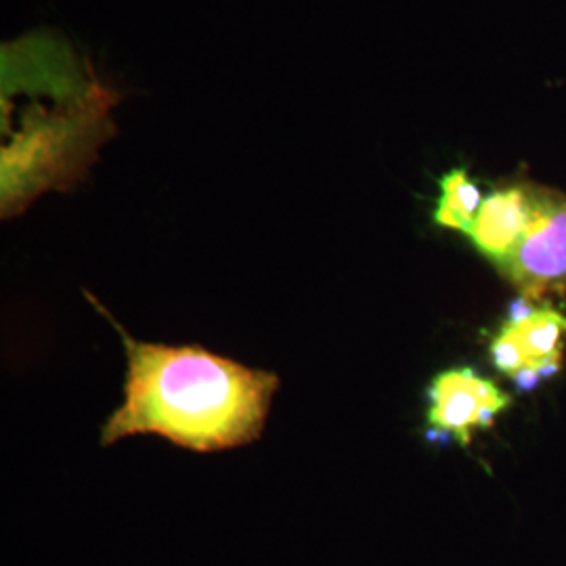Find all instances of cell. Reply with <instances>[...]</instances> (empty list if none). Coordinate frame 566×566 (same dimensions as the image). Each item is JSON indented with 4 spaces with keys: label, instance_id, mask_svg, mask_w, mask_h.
Returning <instances> with one entry per match:
<instances>
[{
    "label": "cell",
    "instance_id": "9c48e42d",
    "mask_svg": "<svg viewBox=\"0 0 566 566\" xmlns=\"http://www.w3.org/2000/svg\"><path fill=\"white\" fill-rule=\"evenodd\" d=\"M560 361H563V348L556 350V353H552V355H547V357L539 359V361H535L531 367H533L544 380H549V378H554V376L560 371Z\"/></svg>",
    "mask_w": 566,
    "mask_h": 566
},
{
    "label": "cell",
    "instance_id": "7a4b0ae2",
    "mask_svg": "<svg viewBox=\"0 0 566 566\" xmlns=\"http://www.w3.org/2000/svg\"><path fill=\"white\" fill-rule=\"evenodd\" d=\"M500 271L528 298L552 290H566L565 196L535 189L531 223Z\"/></svg>",
    "mask_w": 566,
    "mask_h": 566
},
{
    "label": "cell",
    "instance_id": "5b68a950",
    "mask_svg": "<svg viewBox=\"0 0 566 566\" xmlns=\"http://www.w3.org/2000/svg\"><path fill=\"white\" fill-rule=\"evenodd\" d=\"M485 202L481 187L470 179L465 168H453L441 179V196L432 221L439 227L470 233L476 214Z\"/></svg>",
    "mask_w": 566,
    "mask_h": 566
},
{
    "label": "cell",
    "instance_id": "277c9868",
    "mask_svg": "<svg viewBox=\"0 0 566 566\" xmlns=\"http://www.w3.org/2000/svg\"><path fill=\"white\" fill-rule=\"evenodd\" d=\"M535 189L510 185L486 196L470 229L474 248L491 263L502 266L523 240L533 217Z\"/></svg>",
    "mask_w": 566,
    "mask_h": 566
},
{
    "label": "cell",
    "instance_id": "ba28073f",
    "mask_svg": "<svg viewBox=\"0 0 566 566\" xmlns=\"http://www.w3.org/2000/svg\"><path fill=\"white\" fill-rule=\"evenodd\" d=\"M537 311H539V308H535L533 298H528V296H521V298L512 301L510 308H507V324H525L526 319H531Z\"/></svg>",
    "mask_w": 566,
    "mask_h": 566
},
{
    "label": "cell",
    "instance_id": "8992f818",
    "mask_svg": "<svg viewBox=\"0 0 566 566\" xmlns=\"http://www.w3.org/2000/svg\"><path fill=\"white\" fill-rule=\"evenodd\" d=\"M521 344L531 365L560 350V338L566 332V317L552 308H539L525 324H506Z\"/></svg>",
    "mask_w": 566,
    "mask_h": 566
},
{
    "label": "cell",
    "instance_id": "3957f363",
    "mask_svg": "<svg viewBox=\"0 0 566 566\" xmlns=\"http://www.w3.org/2000/svg\"><path fill=\"white\" fill-rule=\"evenodd\" d=\"M428 401V441L446 446L458 439L460 446L468 447L472 439L470 430L476 426L483 405H502L506 409L510 397L474 369L460 367L439 374L430 382Z\"/></svg>",
    "mask_w": 566,
    "mask_h": 566
},
{
    "label": "cell",
    "instance_id": "52a82bcc",
    "mask_svg": "<svg viewBox=\"0 0 566 566\" xmlns=\"http://www.w3.org/2000/svg\"><path fill=\"white\" fill-rule=\"evenodd\" d=\"M491 361L500 371L510 374V376H514L516 371L531 365L521 344L514 338V334L507 325H504V329L491 343Z\"/></svg>",
    "mask_w": 566,
    "mask_h": 566
},
{
    "label": "cell",
    "instance_id": "6da1fadb",
    "mask_svg": "<svg viewBox=\"0 0 566 566\" xmlns=\"http://www.w3.org/2000/svg\"><path fill=\"white\" fill-rule=\"evenodd\" d=\"M116 327L126 348V385L124 401L103 426V446L158 434L208 453L261 437L280 386L275 374L198 346L137 343Z\"/></svg>",
    "mask_w": 566,
    "mask_h": 566
},
{
    "label": "cell",
    "instance_id": "30bf717a",
    "mask_svg": "<svg viewBox=\"0 0 566 566\" xmlns=\"http://www.w3.org/2000/svg\"><path fill=\"white\" fill-rule=\"evenodd\" d=\"M512 378H514V385H516L521 392H533L537 385H539V380H542V376L531 365L523 367L521 371H516Z\"/></svg>",
    "mask_w": 566,
    "mask_h": 566
}]
</instances>
